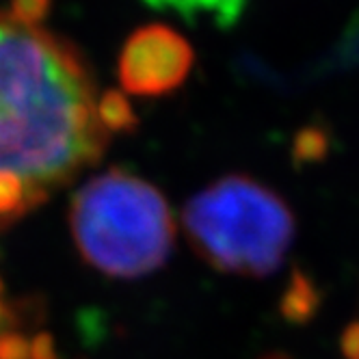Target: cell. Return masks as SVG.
Wrapping results in <instances>:
<instances>
[{
	"instance_id": "8992f818",
	"label": "cell",
	"mask_w": 359,
	"mask_h": 359,
	"mask_svg": "<svg viewBox=\"0 0 359 359\" xmlns=\"http://www.w3.org/2000/svg\"><path fill=\"white\" fill-rule=\"evenodd\" d=\"M18 359H59V355H57L48 333H35L31 344L24 348V353Z\"/></svg>"
},
{
	"instance_id": "7a4b0ae2",
	"label": "cell",
	"mask_w": 359,
	"mask_h": 359,
	"mask_svg": "<svg viewBox=\"0 0 359 359\" xmlns=\"http://www.w3.org/2000/svg\"><path fill=\"white\" fill-rule=\"evenodd\" d=\"M69 227L85 262L117 279L156 271L169 258L175 236L161 191L121 169L100 173L76 191Z\"/></svg>"
},
{
	"instance_id": "6da1fadb",
	"label": "cell",
	"mask_w": 359,
	"mask_h": 359,
	"mask_svg": "<svg viewBox=\"0 0 359 359\" xmlns=\"http://www.w3.org/2000/svg\"><path fill=\"white\" fill-rule=\"evenodd\" d=\"M48 0L0 9V225L15 221L95 163L133 123L102 93L74 46L41 22Z\"/></svg>"
},
{
	"instance_id": "52a82bcc",
	"label": "cell",
	"mask_w": 359,
	"mask_h": 359,
	"mask_svg": "<svg viewBox=\"0 0 359 359\" xmlns=\"http://www.w3.org/2000/svg\"><path fill=\"white\" fill-rule=\"evenodd\" d=\"M344 353L348 359H359V325L351 327L344 338Z\"/></svg>"
},
{
	"instance_id": "277c9868",
	"label": "cell",
	"mask_w": 359,
	"mask_h": 359,
	"mask_svg": "<svg viewBox=\"0 0 359 359\" xmlns=\"http://www.w3.org/2000/svg\"><path fill=\"white\" fill-rule=\"evenodd\" d=\"M193 63L189 43L167 27H147L126 43L119 61L121 85L130 93L158 95L184 81Z\"/></svg>"
},
{
	"instance_id": "5b68a950",
	"label": "cell",
	"mask_w": 359,
	"mask_h": 359,
	"mask_svg": "<svg viewBox=\"0 0 359 359\" xmlns=\"http://www.w3.org/2000/svg\"><path fill=\"white\" fill-rule=\"evenodd\" d=\"M37 331H27L20 323V314L0 279V359H18L31 344Z\"/></svg>"
},
{
	"instance_id": "3957f363",
	"label": "cell",
	"mask_w": 359,
	"mask_h": 359,
	"mask_svg": "<svg viewBox=\"0 0 359 359\" xmlns=\"http://www.w3.org/2000/svg\"><path fill=\"white\" fill-rule=\"evenodd\" d=\"M191 247L210 266L247 277L273 273L294 238V217L273 189L249 175H225L182 212Z\"/></svg>"
}]
</instances>
